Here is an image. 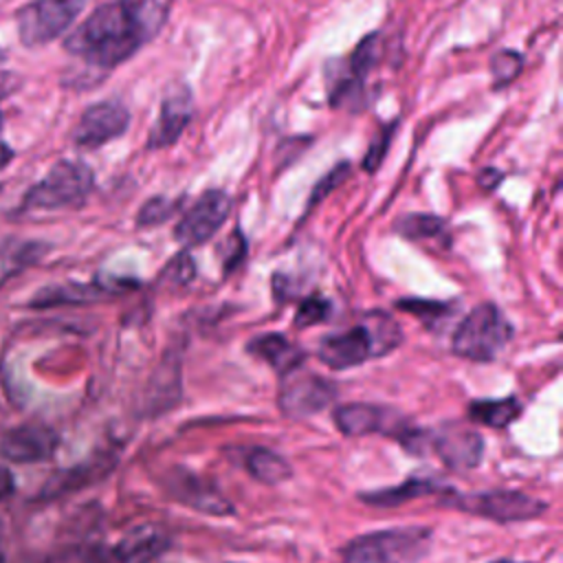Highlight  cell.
<instances>
[{"instance_id": "1", "label": "cell", "mask_w": 563, "mask_h": 563, "mask_svg": "<svg viewBox=\"0 0 563 563\" xmlns=\"http://www.w3.org/2000/svg\"><path fill=\"white\" fill-rule=\"evenodd\" d=\"M163 20L165 9L158 0H112L66 37V51L92 66L112 68L152 40Z\"/></svg>"}, {"instance_id": "2", "label": "cell", "mask_w": 563, "mask_h": 563, "mask_svg": "<svg viewBox=\"0 0 563 563\" xmlns=\"http://www.w3.org/2000/svg\"><path fill=\"white\" fill-rule=\"evenodd\" d=\"M431 541L433 532L424 526L387 528L352 539L341 554L345 563H420Z\"/></svg>"}, {"instance_id": "3", "label": "cell", "mask_w": 563, "mask_h": 563, "mask_svg": "<svg viewBox=\"0 0 563 563\" xmlns=\"http://www.w3.org/2000/svg\"><path fill=\"white\" fill-rule=\"evenodd\" d=\"M510 339L512 325L501 310L495 303H479L460 321L453 332L451 350L462 358L488 363L497 358Z\"/></svg>"}, {"instance_id": "4", "label": "cell", "mask_w": 563, "mask_h": 563, "mask_svg": "<svg viewBox=\"0 0 563 563\" xmlns=\"http://www.w3.org/2000/svg\"><path fill=\"white\" fill-rule=\"evenodd\" d=\"M442 506L477 515L497 523H519L541 517L548 504L534 495L521 490H484V493H455L442 499Z\"/></svg>"}, {"instance_id": "5", "label": "cell", "mask_w": 563, "mask_h": 563, "mask_svg": "<svg viewBox=\"0 0 563 563\" xmlns=\"http://www.w3.org/2000/svg\"><path fill=\"white\" fill-rule=\"evenodd\" d=\"M92 172L81 161H59L24 196L26 209L55 211L79 207L92 189Z\"/></svg>"}, {"instance_id": "6", "label": "cell", "mask_w": 563, "mask_h": 563, "mask_svg": "<svg viewBox=\"0 0 563 563\" xmlns=\"http://www.w3.org/2000/svg\"><path fill=\"white\" fill-rule=\"evenodd\" d=\"M334 398L336 385L332 380L297 367L282 376L277 405L286 418L303 420L330 407Z\"/></svg>"}, {"instance_id": "7", "label": "cell", "mask_w": 563, "mask_h": 563, "mask_svg": "<svg viewBox=\"0 0 563 563\" xmlns=\"http://www.w3.org/2000/svg\"><path fill=\"white\" fill-rule=\"evenodd\" d=\"M84 0H35L24 4L18 15V35L26 46L48 44L59 37L77 18Z\"/></svg>"}, {"instance_id": "8", "label": "cell", "mask_w": 563, "mask_h": 563, "mask_svg": "<svg viewBox=\"0 0 563 563\" xmlns=\"http://www.w3.org/2000/svg\"><path fill=\"white\" fill-rule=\"evenodd\" d=\"M332 418L336 429L347 438H363L372 433L400 438L411 427L398 409L369 402L341 405L334 409Z\"/></svg>"}, {"instance_id": "9", "label": "cell", "mask_w": 563, "mask_h": 563, "mask_svg": "<svg viewBox=\"0 0 563 563\" xmlns=\"http://www.w3.org/2000/svg\"><path fill=\"white\" fill-rule=\"evenodd\" d=\"M231 211V198L222 189L205 191L180 218L174 235L185 246L205 244L218 233Z\"/></svg>"}, {"instance_id": "10", "label": "cell", "mask_w": 563, "mask_h": 563, "mask_svg": "<svg viewBox=\"0 0 563 563\" xmlns=\"http://www.w3.org/2000/svg\"><path fill=\"white\" fill-rule=\"evenodd\" d=\"M429 451H435L451 471H471L482 462L484 440L466 424L446 422L429 429Z\"/></svg>"}, {"instance_id": "11", "label": "cell", "mask_w": 563, "mask_h": 563, "mask_svg": "<svg viewBox=\"0 0 563 563\" xmlns=\"http://www.w3.org/2000/svg\"><path fill=\"white\" fill-rule=\"evenodd\" d=\"M128 125L130 112L121 101H99L84 110L73 130V141L79 147L97 150L121 136Z\"/></svg>"}, {"instance_id": "12", "label": "cell", "mask_w": 563, "mask_h": 563, "mask_svg": "<svg viewBox=\"0 0 563 563\" xmlns=\"http://www.w3.org/2000/svg\"><path fill=\"white\" fill-rule=\"evenodd\" d=\"M194 117V95L187 84L174 81L165 88L161 99V112L150 130L147 145L152 150H163L174 145Z\"/></svg>"}, {"instance_id": "13", "label": "cell", "mask_w": 563, "mask_h": 563, "mask_svg": "<svg viewBox=\"0 0 563 563\" xmlns=\"http://www.w3.org/2000/svg\"><path fill=\"white\" fill-rule=\"evenodd\" d=\"M319 361L323 365H328L330 369H350L356 365H363L365 361L378 356L376 354V345H374V336L365 323V319L343 332L336 334H328L321 339L319 343V352H317Z\"/></svg>"}, {"instance_id": "14", "label": "cell", "mask_w": 563, "mask_h": 563, "mask_svg": "<svg viewBox=\"0 0 563 563\" xmlns=\"http://www.w3.org/2000/svg\"><path fill=\"white\" fill-rule=\"evenodd\" d=\"M165 488L174 499H178L180 504L198 512L218 515V517L233 512V504L211 482L202 479L200 475L187 468L169 471L165 475Z\"/></svg>"}, {"instance_id": "15", "label": "cell", "mask_w": 563, "mask_h": 563, "mask_svg": "<svg viewBox=\"0 0 563 563\" xmlns=\"http://www.w3.org/2000/svg\"><path fill=\"white\" fill-rule=\"evenodd\" d=\"M57 433L44 424H22L0 440V455L9 462H42L57 449Z\"/></svg>"}, {"instance_id": "16", "label": "cell", "mask_w": 563, "mask_h": 563, "mask_svg": "<svg viewBox=\"0 0 563 563\" xmlns=\"http://www.w3.org/2000/svg\"><path fill=\"white\" fill-rule=\"evenodd\" d=\"M169 534L156 526L130 530L112 550L117 563H152L169 550Z\"/></svg>"}, {"instance_id": "17", "label": "cell", "mask_w": 563, "mask_h": 563, "mask_svg": "<svg viewBox=\"0 0 563 563\" xmlns=\"http://www.w3.org/2000/svg\"><path fill=\"white\" fill-rule=\"evenodd\" d=\"M246 352L257 356L260 361L268 363L279 376L297 369L303 361V350L297 347L279 332H266L249 341Z\"/></svg>"}, {"instance_id": "18", "label": "cell", "mask_w": 563, "mask_h": 563, "mask_svg": "<svg viewBox=\"0 0 563 563\" xmlns=\"http://www.w3.org/2000/svg\"><path fill=\"white\" fill-rule=\"evenodd\" d=\"M438 490H442V482L427 477V475H413V477H409L396 486H389V488L358 493V499L374 508H394V506H402L416 497L438 493Z\"/></svg>"}, {"instance_id": "19", "label": "cell", "mask_w": 563, "mask_h": 563, "mask_svg": "<svg viewBox=\"0 0 563 563\" xmlns=\"http://www.w3.org/2000/svg\"><path fill=\"white\" fill-rule=\"evenodd\" d=\"M123 286H108V284H70V286H53V288H42L31 306L37 308H48L57 303H84V301H95L110 297L114 292H121Z\"/></svg>"}, {"instance_id": "20", "label": "cell", "mask_w": 563, "mask_h": 563, "mask_svg": "<svg viewBox=\"0 0 563 563\" xmlns=\"http://www.w3.org/2000/svg\"><path fill=\"white\" fill-rule=\"evenodd\" d=\"M244 468L251 473L253 479H257L266 486H275V484H282L292 477L290 462L284 455H279L266 446L249 449L244 455Z\"/></svg>"}, {"instance_id": "21", "label": "cell", "mask_w": 563, "mask_h": 563, "mask_svg": "<svg viewBox=\"0 0 563 563\" xmlns=\"http://www.w3.org/2000/svg\"><path fill=\"white\" fill-rule=\"evenodd\" d=\"M523 407L515 396H506V398H486V400H473L468 405V418L477 424H486V427H508L510 422H515L521 416Z\"/></svg>"}, {"instance_id": "22", "label": "cell", "mask_w": 563, "mask_h": 563, "mask_svg": "<svg viewBox=\"0 0 563 563\" xmlns=\"http://www.w3.org/2000/svg\"><path fill=\"white\" fill-rule=\"evenodd\" d=\"M44 255V246L24 240H2L0 242V286L33 266Z\"/></svg>"}, {"instance_id": "23", "label": "cell", "mask_w": 563, "mask_h": 563, "mask_svg": "<svg viewBox=\"0 0 563 563\" xmlns=\"http://www.w3.org/2000/svg\"><path fill=\"white\" fill-rule=\"evenodd\" d=\"M365 323H367V328L374 336V345H376L378 356L389 354L391 350H396L402 343V332L389 314L374 310V312L365 314Z\"/></svg>"}, {"instance_id": "24", "label": "cell", "mask_w": 563, "mask_h": 563, "mask_svg": "<svg viewBox=\"0 0 563 563\" xmlns=\"http://www.w3.org/2000/svg\"><path fill=\"white\" fill-rule=\"evenodd\" d=\"M396 229L407 240H440V238H446V222L438 216L411 213V216L400 218Z\"/></svg>"}, {"instance_id": "25", "label": "cell", "mask_w": 563, "mask_h": 563, "mask_svg": "<svg viewBox=\"0 0 563 563\" xmlns=\"http://www.w3.org/2000/svg\"><path fill=\"white\" fill-rule=\"evenodd\" d=\"M378 57H380V37H378V33H372V35L363 37L358 42V46L354 48V53L350 55L347 70L352 75H356L358 79H363L376 66Z\"/></svg>"}, {"instance_id": "26", "label": "cell", "mask_w": 563, "mask_h": 563, "mask_svg": "<svg viewBox=\"0 0 563 563\" xmlns=\"http://www.w3.org/2000/svg\"><path fill=\"white\" fill-rule=\"evenodd\" d=\"M521 55L515 51H499L493 55L490 59V70H493V79H495V88H501L506 84H510L519 73H521Z\"/></svg>"}, {"instance_id": "27", "label": "cell", "mask_w": 563, "mask_h": 563, "mask_svg": "<svg viewBox=\"0 0 563 563\" xmlns=\"http://www.w3.org/2000/svg\"><path fill=\"white\" fill-rule=\"evenodd\" d=\"M328 314H330V301L323 299L321 295H310L299 303V308L295 312V325L310 328L314 323L325 321Z\"/></svg>"}, {"instance_id": "28", "label": "cell", "mask_w": 563, "mask_h": 563, "mask_svg": "<svg viewBox=\"0 0 563 563\" xmlns=\"http://www.w3.org/2000/svg\"><path fill=\"white\" fill-rule=\"evenodd\" d=\"M46 563H117L114 554L103 552L101 548H88V545H77L57 552L51 556Z\"/></svg>"}, {"instance_id": "29", "label": "cell", "mask_w": 563, "mask_h": 563, "mask_svg": "<svg viewBox=\"0 0 563 563\" xmlns=\"http://www.w3.org/2000/svg\"><path fill=\"white\" fill-rule=\"evenodd\" d=\"M196 275V264L187 251L178 253L161 273V282L172 286H185Z\"/></svg>"}, {"instance_id": "30", "label": "cell", "mask_w": 563, "mask_h": 563, "mask_svg": "<svg viewBox=\"0 0 563 563\" xmlns=\"http://www.w3.org/2000/svg\"><path fill=\"white\" fill-rule=\"evenodd\" d=\"M176 205L167 198H152L147 200L141 211H139V227H152V224H158V222H165L172 213H174Z\"/></svg>"}, {"instance_id": "31", "label": "cell", "mask_w": 563, "mask_h": 563, "mask_svg": "<svg viewBox=\"0 0 563 563\" xmlns=\"http://www.w3.org/2000/svg\"><path fill=\"white\" fill-rule=\"evenodd\" d=\"M394 128H396V123H391L389 128H383V130L378 132V136L369 143V150H367V154H365V158H363V169H365V172H376L378 165L383 163L385 152H387V147H389V141H391V136H394Z\"/></svg>"}, {"instance_id": "32", "label": "cell", "mask_w": 563, "mask_h": 563, "mask_svg": "<svg viewBox=\"0 0 563 563\" xmlns=\"http://www.w3.org/2000/svg\"><path fill=\"white\" fill-rule=\"evenodd\" d=\"M347 174V165L343 163V165H339V167H334L317 187H314V194L310 196V205H314L317 200H321L332 187H336V183L343 178Z\"/></svg>"}, {"instance_id": "33", "label": "cell", "mask_w": 563, "mask_h": 563, "mask_svg": "<svg viewBox=\"0 0 563 563\" xmlns=\"http://www.w3.org/2000/svg\"><path fill=\"white\" fill-rule=\"evenodd\" d=\"M13 475H11V471L9 468H4V466H0V499H4V497H9L11 493H13Z\"/></svg>"}, {"instance_id": "34", "label": "cell", "mask_w": 563, "mask_h": 563, "mask_svg": "<svg viewBox=\"0 0 563 563\" xmlns=\"http://www.w3.org/2000/svg\"><path fill=\"white\" fill-rule=\"evenodd\" d=\"M11 156H13V154H11V147L0 141V169L11 161Z\"/></svg>"}, {"instance_id": "35", "label": "cell", "mask_w": 563, "mask_h": 563, "mask_svg": "<svg viewBox=\"0 0 563 563\" xmlns=\"http://www.w3.org/2000/svg\"><path fill=\"white\" fill-rule=\"evenodd\" d=\"M11 92V84H9V75L0 73V99L7 97Z\"/></svg>"}, {"instance_id": "36", "label": "cell", "mask_w": 563, "mask_h": 563, "mask_svg": "<svg viewBox=\"0 0 563 563\" xmlns=\"http://www.w3.org/2000/svg\"><path fill=\"white\" fill-rule=\"evenodd\" d=\"M490 563H528V561H512V559H497V561H490Z\"/></svg>"}, {"instance_id": "37", "label": "cell", "mask_w": 563, "mask_h": 563, "mask_svg": "<svg viewBox=\"0 0 563 563\" xmlns=\"http://www.w3.org/2000/svg\"><path fill=\"white\" fill-rule=\"evenodd\" d=\"M0 128H2V117H0Z\"/></svg>"}, {"instance_id": "38", "label": "cell", "mask_w": 563, "mask_h": 563, "mask_svg": "<svg viewBox=\"0 0 563 563\" xmlns=\"http://www.w3.org/2000/svg\"><path fill=\"white\" fill-rule=\"evenodd\" d=\"M0 57H2V53H0Z\"/></svg>"}]
</instances>
